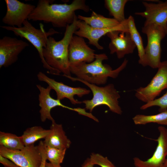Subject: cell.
Wrapping results in <instances>:
<instances>
[{"label": "cell", "instance_id": "obj_1", "mask_svg": "<svg viewBox=\"0 0 167 167\" xmlns=\"http://www.w3.org/2000/svg\"><path fill=\"white\" fill-rule=\"evenodd\" d=\"M54 0H39L36 6L28 18V20L43 21L51 23L53 26L66 28L72 24L77 17L75 11L82 10L90 11L84 0H74L69 4H53Z\"/></svg>", "mask_w": 167, "mask_h": 167}, {"label": "cell", "instance_id": "obj_2", "mask_svg": "<svg viewBox=\"0 0 167 167\" xmlns=\"http://www.w3.org/2000/svg\"><path fill=\"white\" fill-rule=\"evenodd\" d=\"M108 59L105 54H96L95 60L91 63L81 62L70 65V72L77 78L89 83L97 85L104 84L109 77L116 78L128 62V60L125 58L119 67L113 70L109 65L103 63L104 60Z\"/></svg>", "mask_w": 167, "mask_h": 167}, {"label": "cell", "instance_id": "obj_3", "mask_svg": "<svg viewBox=\"0 0 167 167\" xmlns=\"http://www.w3.org/2000/svg\"><path fill=\"white\" fill-rule=\"evenodd\" d=\"M77 16L72 24L66 28L64 36L57 41L49 37L43 49L44 58L50 66L66 75L71 76L68 58V49L70 42L75 32L78 29L76 22Z\"/></svg>", "mask_w": 167, "mask_h": 167}, {"label": "cell", "instance_id": "obj_4", "mask_svg": "<svg viewBox=\"0 0 167 167\" xmlns=\"http://www.w3.org/2000/svg\"><path fill=\"white\" fill-rule=\"evenodd\" d=\"M28 20H25L23 23L22 27L20 28L8 26H2L1 27L12 32L16 36L24 38L29 41L37 51L43 66L48 70L47 72L54 75H59L61 73L60 71L53 68L47 64L44 58L43 51L46 46L48 38L60 32L53 28H50L46 32L43 24L41 23L39 24L40 28H36Z\"/></svg>", "mask_w": 167, "mask_h": 167}, {"label": "cell", "instance_id": "obj_5", "mask_svg": "<svg viewBox=\"0 0 167 167\" xmlns=\"http://www.w3.org/2000/svg\"><path fill=\"white\" fill-rule=\"evenodd\" d=\"M63 76L73 81L80 82L91 89L93 94L92 98L84 100L82 102L85 104L86 109L92 112L95 107L104 105L107 106L112 112L119 114H122V111L118 101L120 97V95L113 84H110L104 87H99L77 77L65 75Z\"/></svg>", "mask_w": 167, "mask_h": 167}, {"label": "cell", "instance_id": "obj_6", "mask_svg": "<svg viewBox=\"0 0 167 167\" xmlns=\"http://www.w3.org/2000/svg\"><path fill=\"white\" fill-rule=\"evenodd\" d=\"M142 32L147 38V44L145 48L147 66L158 68L161 62V42L167 35V30L153 24H144Z\"/></svg>", "mask_w": 167, "mask_h": 167}, {"label": "cell", "instance_id": "obj_7", "mask_svg": "<svg viewBox=\"0 0 167 167\" xmlns=\"http://www.w3.org/2000/svg\"><path fill=\"white\" fill-rule=\"evenodd\" d=\"M0 155L20 167H39L42 157L38 145L25 146L19 150H11L0 146Z\"/></svg>", "mask_w": 167, "mask_h": 167}, {"label": "cell", "instance_id": "obj_8", "mask_svg": "<svg viewBox=\"0 0 167 167\" xmlns=\"http://www.w3.org/2000/svg\"><path fill=\"white\" fill-rule=\"evenodd\" d=\"M156 74L145 87L136 90L135 96L146 103L153 101L162 91L167 88V61L161 62Z\"/></svg>", "mask_w": 167, "mask_h": 167}, {"label": "cell", "instance_id": "obj_9", "mask_svg": "<svg viewBox=\"0 0 167 167\" xmlns=\"http://www.w3.org/2000/svg\"><path fill=\"white\" fill-rule=\"evenodd\" d=\"M6 11L2 22L8 26L20 28L36 6L17 0H5Z\"/></svg>", "mask_w": 167, "mask_h": 167}, {"label": "cell", "instance_id": "obj_10", "mask_svg": "<svg viewBox=\"0 0 167 167\" xmlns=\"http://www.w3.org/2000/svg\"><path fill=\"white\" fill-rule=\"evenodd\" d=\"M36 86L40 92L38 100L39 105L41 108L39 113L41 122H45L47 119L52 122L55 121L51 116V111L52 109L57 106L75 111L81 115L84 116L86 115L87 112L85 109L70 107L62 104L61 100L52 98L50 95L52 89L49 86L45 88L40 84H37Z\"/></svg>", "mask_w": 167, "mask_h": 167}, {"label": "cell", "instance_id": "obj_11", "mask_svg": "<svg viewBox=\"0 0 167 167\" xmlns=\"http://www.w3.org/2000/svg\"><path fill=\"white\" fill-rule=\"evenodd\" d=\"M29 46L26 42L15 37L4 36L0 39V68L6 67L17 60L19 54Z\"/></svg>", "mask_w": 167, "mask_h": 167}, {"label": "cell", "instance_id": "obj_12", "mask_svg": "<svg viewBox=\"0 0 167 167\" xmlns=\"http://www.w3.org/2000/svg\"><path fill=\"white\" fill-rule=\"evenodd\" d=\"M37 77L40 81L45 82L52 89L55 91L57 99L61 100L67 98L74 105L80 104L82 103L75 99V96L76 95L79 97H82L84 95L89 94L90 92L89 90L84 88L73 87L61 82H57L54 79L49 78L41 72H39L38 73Z\"/></svg>", "mask_w": 167, "mask_h": 167}, {"label": "cell", "instance_id": "obj_13", "mask_svg": "<svg viewBox=\"0 0 167 167\" xmlns=\"http://www.w3.org/2000/svg\"><path fill=\"white\" fill-rule=\"evenodd\" d=\"M78 29L74 33L76 35L88 39V43L95 46L99 50H102L104 47L100 45L99 40L103 36L108 33L115 31L128 32L127 19L125 21L115 27L102 29H97L92 28L84 21L78 20L76 22Z\"/></svg>", "mask_w": 167, "mask_h": 167}, {"label": "cell", "instance_id": "obj_14", "mask_svg": "<svg viewBox=\"0 0 167 167\" xmlns=\"http://www.w3.org/2000/svg\"><path fill=\"white\" fill-rule=\"evenodd\" d=\"M159 135L156 141L157 145L152 156L143 161L139 158H133L135 167H164L167 156V128L163 126L158 127Z\"/></svg>", "mask_w": 167, "mask_h": 167}, {"label": "cell", "instance_id": "obj_15", "mask_svg": "<svg viewBox=\"0 0 167 167\" xmlns=\"http://www.w3.org/2000/svg\"><path fill=\"white\" fill-rule=\"evenodd\" d=\"M95 50L87 45L84 38L73 36L68 49L69 65L81 62L90 63L92 62L95 58Z\"/></svg>", "mask_w": 167, "mask_h": 167}, {"label": "cell", "instance_id": "obj_16", "mask_svg": "<svg viewBox=\"0 0 167 167\" xmlns=\"http://www.w3.org/2000/svg\"><path fill=\"white\" fill-rule=\"evenodd\" d=\"M106 35L110 41L109 45L110 54L115 53L118 59L132 54L136 48L128 32L115 31L108 33Z\"/></svg>", "mask_w": 167, "mask_h": 167}, {"label": "cell", "instance_id": "obj_17", "mask_svg": "<svg viewBox=\"0 0 167 167\" xmlns=\"http://www.w3.org/2000/svg\"><path fill=\"white\" fill-rule=\"evenodd\" d=\"M144 11L135 13L145 19L144 24H153L167 30V0L157 3L143 1Z\"/></svg>", "mask_w": 167, "mask_h": 167}, {"label": "cell", "instance_id": "obj_18", "mask_svg": "<svg viewBox=\"0 0 167 167\" xmlns=\"http://www.w3.org/2000/svg\"><path fill=\"white\" fill-rule=\"evenodd\" d=\"M49 129V133L43 141L45 145L62 149L70 147L71 142L66 135L61 124L53 121Z\"/></svg>", "mask_w": 167, "mask_h": 167}, {"label": "cell", "instance_id": "obj_19", "mask_svg": "<svg viewBox=\"0 0 167 167\" xmlns=\"http://www.w3.org/2000/svg\"><path fill=\"white\" fill-rule=\"evenodd\" d=\"M77 18L84 21L92 28L97 29L113 28L120 24L113 18L105 17L93 11H92L90 17L79 15L77 16Z\"/></svg>", "mask_w": 167, "mask_h": 167}, {"label": "cell", "instance_id": "obj_20", "mask_svg": "<svg viewBox=\"0 0 167 167\" xmlns=\"http://www.w3.org/2000/svg\"><path fill=\"white\" fill-rule=\"evenodd\" d=\"M128 31L137 48L139 59V63L143 66H147L144 47L141 37L136 28L133 17L130 15L127 19Z\"/></svg>", "mask_w": 167, "mask_h": 167}, {"label": "cell", "instance_id": "obj_21", "mask_svg": "<svg viewBox=\"0 0 167 167\" xmlns=\"http://www.w3.org/2000/svg\"><path fill=\"white\" fill-rule=\"evenodd\" d=\"M50 129H45L41 126H35L27 128L21 137L25 146L34 144L37 140L45 138L49 134Z\"/></svg>", "mask_w": 167, "mask_h": 167}, {"label": "cell", "instance_id": "obj_22", "mask_svg": "<svg viewBox=\"0 0 167 167\" xmlns=\"http://www.w3.org/2000/svg\"><path fill=\"white\" fill-rule=\"evenodd\" d=\"M127 0H105V7L109 11L110 15L120 23L125 21L124 7Z\"/></svg>", "mask_w": 167, "mask_h": 167}, {"label": "cell", "instance_id": "obj_23", "mask_svg": "<svg viewBox=\"0 0 167 167\" xmlns=\"http://www.w3.org/2000/svg\"><path fill=\"white\" fill-rule=\"evenodd\" d=\"M0 146L13 150H21L25 146L20 136L1 131L0 132Z\"/></svg>", "mask_w": 167, "mask_h": 167}, {"label": "cell", "instance_id": "obj_24", "mask_svg": "<svg viewBox=\"0 0 167 167\" xmlns=\"http://www.w3.org/2000/svg\"><path fill=\"white\" fill-rule=\"evenodd\" d=\"M132 119L135 124L137 125L155 123L167 126V110L153 115L137 114Z\"/></svg>", "mask_w": 167, "mask_h": 167}, {"label": "cell", "instance_id": "obj_25", "mask_svg": "<svg viewBox=\"0 0 167 167\" xmlns=\"http://www.w3.org/2000/svg\"><path fill=\"white\" fill-rule=\"evenodd\" d=\"M44 146L47 160L54 167H62L60 164L63 161L66 149H60L45 144Z\"/></svg>", "mask_w": 167, "mask_h": 167}, {"label": "cell", "instance_id": "obj_26", "mask_svg": "<svg viewBox=\"0 0 167 167\" xmlns=\"http://www.w3.org/2000/svg\"><path fill=\"white\" fill-rule=\"evenodd\" d=\"M153 106L159 107V111L160 113L167 110V91L161 97L146 103L140 108L141 109L145 110Z\"/></svg>", "mask_w": 167, "mask_h": 167}, {"label": "cell", "instance_id": "obj_27", "mask_svg": "<svg viewBox=\"0 0 167 167\" xmlns=\"http://www.w3.org/2000/svg\"><path fill=\"white\" fill-rule=\"evenodd\" d=\"M89 158L94 165H98L101 167H116L107 157L98 153H92Z\"/></svg>", "mask_w": 167, "mask_h": 167}, {"label": "cell", "instance_id": "obj_28", "mask_svg": "<svg viewBox=\"0 0 167 167\" xmlns=\"http://www.w3.org/2000/svg\"><path fill=\"white\" fill-rule=\"evenodd\" d=\"M38 145L39 147L42 157L41 162L39 167H46V163L47 158L43 141H40Z\"/></svg>", "mask_w": 167, "mask_h": 167}, {"label": "cell", "instance_id": "obj_29", "mask_svg": "<svg viewBox=\"0 0 167 167\" xmlns=\"http://www.w3.org/2000/svg\"><path fill=\"white\" fill-rule=\"evenodd\" d=\"M0 162L5 167L19 166L9 159L0 155Z\"/></svg>", "mask_w": 167, "mask_h": 167}, {"label": "cell", "instance_id": "obj_30", "mask_svg": "<svg viewBox=\"0 0 167 167\" xmlns=\"http://www.w3.org/2000/svg\"><path fill=\"white\" fill-rule=\"evenodd\" d=\"M94 165L91 162L90 158H88L85 161L82 167H93Z\"/></svg>", "mask_w": 167, "mask_h": 167}, {"label": "cell", "instance_id": "obj_31", "mask_svg": "<svg viewBox=\"0 0 167 167\" xmlns=\"http://www.w3.org/2000/svg\"><path fill=\"white\" fill-rule=\"evenodd\" d=\"M46 167H54L52 164L50 162L48 163L46 162Z\"/></svg>", "mask_w": 167, "mask_h": 167}, {"label": "cell", "instance_id": "obj_32", "mask_svg": "<svg viewBox=\"0 0 167 167\" xmlns=\"http://www.w3.org/2000/svg\"><path fill=\"white\" fill-rule=\"evenodd\" d=\"M164 167H167V158H166V159L164 165Z\"/></svg>", "mask_w": 167, "mask_h": 167}, {"label": "cell", "instance_id": "obj_33", "mask_svg": "<svg viewBox=\"0 0 167 167\" xmlns=\"http://www.w3.org/2000/svg\"><path fill=\"white\" fill-rule=\"evenodd\" d=\"M20 167L19 166H17V167Z\"/></svg>", "mask_w": 167, "mask_h": 167}]
</instances>
